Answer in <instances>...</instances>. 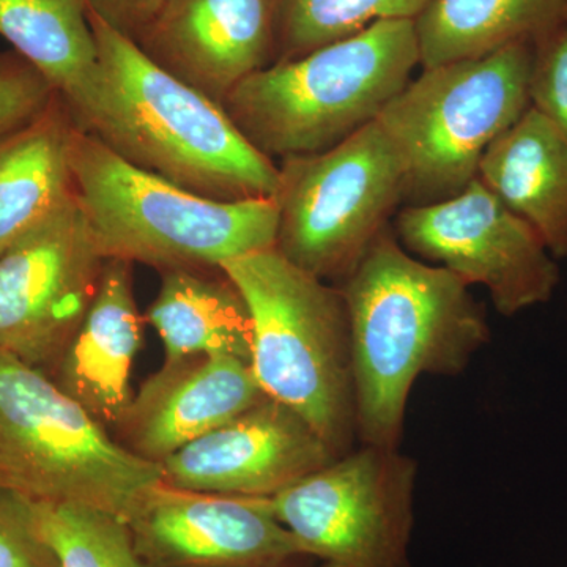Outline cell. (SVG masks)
I'll return each instance as SVG.
<instances>
[{
  "mask_svg": "<svg viewBox=\"0 0 567 567\" xmlns=\"http://www.w3.org/2000/svg\"><path fill=\"white\" fill-rule=\"evenodd\" d=\"M164 0H87L100 20L136 43L158 14Z\"/></svg>",
  "mask_w": 567,
  "mask_h": 567,
  "instance_id": "27",
  "label": "cell"
},
{
  "mask_svg": "<svg viewBox=\"0 0 567 567\" xmlns=\"http://www.w3.org/2000/svg\"><path fill=\"white\" fill-rule=\"evenodd\" d=\"M394 234L406 251L486 287L505 317L547 303L559 267L543 238L477 178L443 203L404 205Z\"/></svg>",
  "mask_w": 567,
  "mask_h": 567,
  "instance_id": "10",
  "label": "cell"
},
{
  "mask_svg": "<svg viewBox=\"0 0 567 567\" xmlns=\"http://www.w3.org/2000/svg\"><path fill=\"white\" fill-rule=\"evenodd\" d=\"M0 37L51 82L82 128L100 84L87 0H0Z\"/></svg>",
  "mask_w": 567,
  "mask_h": 567,
  "instance_id": "18",
  "label": "cell"
},
{
  "mask_svg": "<svg viewBox=\"0 0 567 567\" xmlns=\"http://www.w3.org/2000/svg\"><path fill=\"white\" fill-rule=\"evenodd\" d=\"M264 398L251 364L240 358L199 354L164 361L133 395L115 431L123 446L159 465Z\"/></svg>",
  "mask_w": 567,
  "mask_h": 567,
  "instance_id": "15",
  "label": "cell"
},
{
  "mask_svg": "<svg viewBox=\"0 0 567 567\" xmlns=\"http://www.w3.org/2000/svg\"><path fill=\"white\" fill-rule=\"evenodd\" d=\"M533 40L423 69L380 112L404 166V205L443 203L477 178L481 159L529 110Z\"/></svg>",
  "mask_w": 567,
  "mask_h": 567,
  "instance_id": "7",
  "label": "cell"
},
{
  "mask_svg": "<svg viewBox=\"0 0 567 567\" xmlns=\"http://www.w3.org/2000/svg\"><path fill=\"white\" fill-rule=\"evenodd\" d=\"M221 270L251 315L257 383L303 417L336 457L344 456L358 435L352 339L341 289L276 248L235 257Z\"/></svg>",
  "mask_w": 567,
  "mask_h": 567,
  "instance_id": "5",
  "label": "cell"
},
{
  "mask_svg": "<svg viewBox=\"0 0 567 567\" xmlns=\"http://www.w3.org/2000/svg\"><path fill=\"white\" fill-rule=\"evenodd\" d=\"M99 95L82 132L115 155L208 199H274L278 163L246 140L221 104L153 63L89 10Z\"/></svg>",
  "mask_w": 567,
  "mask_h": 567,
  "instance_id": "2",
  "label": "cell"
},
{
  "mask_svg": "<svg viewBox=\"0 0 567 567\" xmlns=\"http://www.w3.org/2000/svg\"><path fill=\"white\" fill-rule=\"evenodd\" d=\"M567 0H429L415 20L421 69L481 58L566 20Z\"/></svg>",
  "mask_w": 567,
  "mask_h": 567,
  "instance_id": "21",
  "label": "cell"
},
{
  "mask_svg": "<svg viewBox=\"0 0 567 567\" xmlns=\"http://www.w3.org/2000/svg\"><path fill=\"white\" fill-rule=\"evenodd\" d=\"M338 287L349 312L358 440L399 447L416 380L462 374L491 339L486 311L468 284L406 251L391 226Z\"/></svg>",
  "mask_w": 567,
  "mask_h": 567,
  "instance_id": "1",
  "label": "cell"
},
{
  "mask_svg": "<svg viewBox=\"0 0 567 567\" xmlns=\"http://www.w3.org/2000/svg\"><path fill=\"white\" fill-rule=\"evenodd\" d=\"M145 311L164 346V361L229 354L251 364L252 322L244 295L218 270H167Z\"/></svg>",
  "mask_w": 567,
  "mask_h": 567,
  "instance_id": "19",
  "label": "cell"
},
{
  "mask_svg": "<svg viewBox=\"0 0 567 567\" xmlns=\"http://www.w3.org/2000/svg\"><path fill=\"white\" fill-rule=\"evenodd\" d=\"M32 503L59 567H155L142 558L121 517L69 503Z\"/></svg>",
  "mask_w": 567,
  "mask_h": 567,
  "instance_id": "23",
  "label": "cell"
},
{
  "mask_svg": "<svg viewBox=\"0 0 567 567\" xmlns=\"http://www.w3.org/2000/svg\"><path fill=\"white\" fill-rule=\"evenodd\" d=\"M279 252L301 270L344 281L390 226L404 197V166L380 122L341 144L278 163Z\"/></svg>",
  "mask_w": 567,
  "mask_h": 567,
  "instance_id": "8",
  "label": "cell"
},
{
  "mask_svg": "<svg viewBox=\"0 0 567 567\" xmlns=\"http://www.w3.org/2000/svg\"><path fill=\"white\" fill-rule=\"evenodd\" d=\"M334 458L303 417L267 395L159 466L173 487L274 498Z\"/></svg>",
  "mask_w": 567,
  "mask_h": 567,
  "instance_id": "13",
  "label": "cell"
},
{
  "mask_svg": "<svg viewBox=\"0 0 567 567\" xmlns=\"http://www.w3.org/2000/svg\"><path fill=\"white\" fill-rule=\"evenodd\" d=\"M76 197L0 252V352L50 374L87 315L102 278Z\"/></svg>",
  "mask_w": 567,
  "mask_h": 567,
  "instance_id": "11",
  "label": "cell"
},
{
  "mask_svg": "<svg viewBox=\"0 0 567 567\" xmlns=\"http://www.w3.org/2000/svg\"><path fill=\"white\" fill-rule=\"evenodd\" d=\"M58 96L31 62L17 51H0V141L35 121Z\"/></svg>",
  "mask_w": 567,
  "mask_h": 567,
  "instance_id": "24",
  "label": "cell"
},
{
  "mask_svg": "<svg viewBox=\"0 0 567 567\" xmlns=\"http://www.w3.org/2000/svg\"><path fill=\"white\" fill-rule=\"evenodd\" d=\"M566 20H567V10H566Z\"/></svg>",
  "mask_w": 567,
  "mask_h": 567,
  "instance_id": "29",
  "label": "cell"
},
{
  "mask_svg": "<svg viewBox=\"0 0 567 567\" xmlns=\"http://www.w3.org/2000/svg\"><path fill=\"white\" fill-rule=\"evenodd\" d=\"M278 0H164L136 41L153 63L221 104L275 63Z\"/></svg>",
  "mask_w": 567,
  "mask_h": 567,
  "instance_id": "14",
  "label": "cell"
},
{
  "mask_svg": "<svg viewBox=\"0 0 567 567\" xmlns=\"http://www.w3.org/2000/svg\"><path fill=\"white\" fill-rule=\"evenodd\" d=\"M155 567H282L305 557L265 496L212 494L158 483L126 520Z\"/></svg>",
  "mask_w": 567,
  "mask_h": 567,
  "instance_id": "12",
  "label": "cell"
},
{
  "mask_svg": "<svg viewBox=\"0 0 567 567\" xmlns=\"http://www.w3.org/2000/svg\"><path fill=\"white\" fill-rule=\"evenodd\" d=\"M0 567H59L31 499L6 491H0Z\"/></svg>",
  "mask_w": 567,
  "mask_h": 567,
  "instance_id": "26",
  "label": "cell"
},
{
  "mask_svg": "<svg viewBox=\"0 0 567 567\" xmlns=\"http://www.w3.org/2000/svg\"><path fill=\"white\" fill-rule=\"evenodd\" d=\"M420 66L415 21H382L289 62L256 71L223 110L268 158L312 155L379 117Z\"/></svg>",
  "mask_w": 567,
  "mask_h": 567,
  "instance_id": "4",
  "label": "cell"
},
{
  "mask_svg": "<svg viewBox=\"0 0 567 567\" xmlns=\"http://www.w3.org/2000/svg\"><path fill=\"white\" fill-rule=\"evenodd\" d=\"M417 465L399 447L361 445L271 498L305 557L339 567H413Z\"/></svg>",
  "mask_w": 567,
  "mask_h": 567,
  "instance_id": "9",
  "label": "cell"
},
{
  "mask_svg": "<svg viewBox=\"0 0 567 567\" xmlns=\"http://www.w3.org/2000/svg\"><path fill=\"white\" fill-rule=\"evenodd\" d=\"M477 181L567 257V140L535 107L484 153Z\"/></svg>",
  "mask_w": 567,
  "mask_h": 567,
  "instance_id": "17",
  "label": "cell"
},
{
  "mask_svg": "<svg viewBox=\"0 0 567 567\" xmlns=\"http://www.w3.org/2000/svg\"><path fill=\"white\" fill-rule=\"evenodd\" d=\"M73 193L104 259L156 270H218L235 257L275 248V199L219 203L145 173L74 126Z\"/></svg>",
  "mask_w": 567,
  "mask_h": 567,
  "instance_id": "3",
  "label": "cell"
},
{
  "mask_svg": "<svg viewBox=\"0 0 567 567\" xmlns=\"http://www.w3.org/2000/svg\"><path fill=\"white\" fill-rule=\"evenodd\" d=\"M162 466L107 434L50 375L0 352V491L128 520Z\"/></svg>",
  "mask_w": 567,
  "mask_h": 567,
  "instance_id": "6",
  "label": "cell"
},
{
  "mask_svg": "<svg viewBox=\"0 0 567 567\" xmlns=\"http://www.w3.org/2000/svg\"><path fill=\"white\" fill-rule=\"evenodd\" d=\"M312 567H339V566L331 565V563H322V565H320V566H312Z\"/></svg>",
  "mask_w": 567,
  "mask_h": 567,
  "instance_id": "28",
  "label": "cell"
},
{
  "mask_svg": "<svg viewBox=\"0 0 567 567\" xmlns=\"http://www.w3.org/2000/svg\"><path fill=\"white\" fill-rule=\"evenodd\" d=\"M133 265L104 260L91 308L48 374L107 429H117L132 402L130 379L144 339L145 319L134 298Z\"/></svg>",
  "mask_w": 567,
  "mask_h": 567,
  "instance_id": "16",
  "label": "cell"
},
{
  "mask_svg": "<svg viewBox=\"0 0 567 567\" xmlns=\"http://www.w3.org/2000/svg\"><path fill=\"white\" fill-rule=\"evenodd\" d=\"M74 123L61 96L0 141V252L73 196Z\"/></svg>",
  "mask_w": 567,
  "mask_h": 567,
  "instance_id": "20",
  "label": "cell"
},
{
  "mask_svg": "<svg viewBox=\"0 0 567 567\" xmlns=\"http://www.w3.org/2000/svg\"><path fill=\"white\" fill-rule=\"evenodd\" d=\"M429 0H278L275 63L295 61L377 22L415 21Z\"/></svg>",
  "mask_w": 567,
  "mask_h": 567,
  "instance_id": "22",
  "label": "cell"
},
{
  "mask_svg": "<svg viewBox=\"0 0 567 567\" xmlns=\"http://www.w3.org/2000/svg\"><path fill=\"white\" fill-rule=\"evenodd\" d=\"M529 102L567 140V20L533 40Z\"/></svg>",
  "mask_w": 567,
  "mask_h": 567,
  "instance_id": "25",
  "label": "cell"
}]
</instances>
